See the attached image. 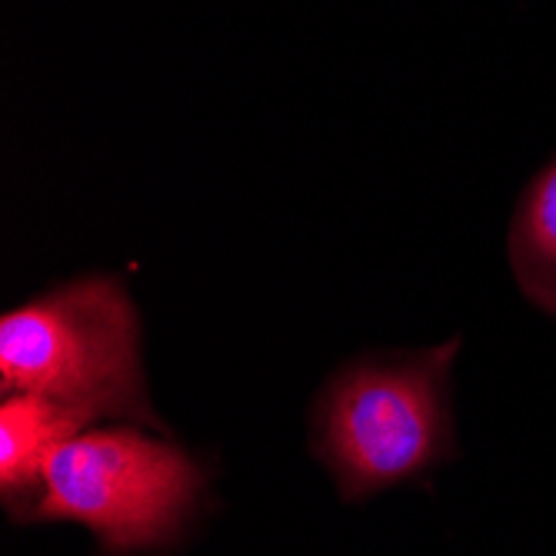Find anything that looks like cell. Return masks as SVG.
I'll return each mask as SVG.
<instances>
[{
    "label": "cell",
    "instance_id": "obj_4",
    "mask_svg": "<svg viewBox=\"0 0 556 556\" xmlns=\"http://www.w3.org/2000/svg\"><path fill=\"white\" fill-rule=\"evenodd\" d=\"M87 414L40 393H4L0 403V503L14 523H34L54 453L74 440Z\"/></svg>",
    "mask_w": 556,
    "mask_h": 556
},
{
    "label": "cell",
    "instance_id": "obj_2",
    "mask_svg": "<svg viewBox=\"0 0 556 556\" xmlns=\"http://www.w3.org/2000/svg\"><path fill=\"white\" fill-rule=\"evenodd\" d=\"M0 390L164 430L147 400L140 320L121 277H80L0 317Z\"/></svg>",
    "mask_w": 556,
    "mask_h": 556
},
{
    "label": "cell",
    "instance_id": "obj_5",
    "mask_svg": "<svg viewBox=\"0 0 556 556\" xmlns=\"http://www.w3.org/2000/svg\"><path fill=\"white\" fill-rule=\"evenodd\" d=\"M507 254L523 296L556 317V154L530 177L517 200Z\"/></svg>",
    "mask_w": 556,
    "mask_h": 556
},
{
    "label": "cell",
    "instance_id": "obj_3",
    "mask_svg": "<svg viewBox=\"0 0 556 556\" xmlns=\"http://www.w3.org/2000/svg\"><path fill=\"white\" fill-rule=\"evenodd\" d=\"M204 490L207 473L184 446L134 427L90 430L54 453L34 523H77L104 556H147L184 540Z\"/></svg>",
    "mask_w": 556,
    "mask_h": 556
},
{
    "label": "cell",
    "instance_id": "obj_1",
    "mask_svg": "<svg viewBox=\"0 0 556 556\" xmlns=\"http://www.w3.org/2000/svg\"><path fill=\"white\" fill-rule=\"evenodd\" d=\"M460 337L340 367L314 400L311 450L343 500H367L457 457L450 367Z\"/></svg>",
    "mask_w": 556,
    "mask_h": 556
}]
</instances>
